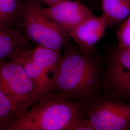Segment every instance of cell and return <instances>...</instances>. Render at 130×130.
Returning a JSON list of instances; mask_svg holds the SVG:
<instances>
[{
    "label": "cell",
    "instance_id": "5b68a950",
    "mask_svg": "<svg viewBox=\"0 0 130 130\" xmlns=\"http://www.w3.org/2000/svg\"><path fill=\"white\" fill-rule=\"evenodd\" d=\"M0 91L9 99L19 119L40 98L23 67L13 59L0 63Z\"/></svg>",
    "mask_w": 130,
    "mask_h": 130
},
{
    "label": "cell",
    "instance_id": "ba28073f",
    "mask_svg": "<svg viewBox=\"0 0 130 130\" xmlns=\"http://www.w3.org/2000/svg\"><path fill=\"white\" fill-rule=\"evenodd\" d=\"M42 10L48 19L68 35L73 28L94 15L92 10L79 0H66L50 7H42Z\"/></svg>",
    "mask_w": 130,
    "mask_h": 130
},
{
    "label": "cell",
    "instance_id": "e0dca14e",
    "mask_svg": "<svg viewBox=\"0 0 130 130\" xmlns=\"http://www.w3.org/2000/svg\"></svg>",
    "mask_w": 130,
    "mask_h": 130
},
{
    "label": "cell",
    "instance_id": "277c9868",
    "mask_svg": "<svg viewBox=\"0 0 130 130\" xmlns=\"http://www.w3.org/2000/svg\"><path fill=\"white\" fill-rule=\"evenodd\" d=\"M81 105L92 130H130V103L98 93Z\"/></svg>",
    "mask_w": 130,
    "mask_h": 130
},
{
    "label": "cell",
    "instance_id": "4fadbf2b",
    "mask_svg": "<svg viewBox=\"0 0 130 130\" xmlns=\"http://www.w3.org/2000/svg\"><path fill=\"white\" fill-rule=\"evenodd\" d=\"M18 120V115L12 104L0 91V130H8Z\"/></svg>",
    "mask_w": 130,
    "mask_h": 130
},
{
    "label": "cell",
    "instance_id": "5bb4252c",
    "mask_svg": "<svg viewBox=\"0 0 130 130\" xmlns=\"http://www.w3.org/2000/svg\"><path fill=\"white\" fill-rule=\"evenodd\" d=\"M118 46L121 48L130 46V15L121 24L116 33Z\"/></svg>",
    "mask_w": 130,
    "mask_h": 130
},
{
    "label": "cell",
    "instance_id": "7a4b0ae2",
    "mask_svg": "<svg viewBox=\"0 0 130 130\" xmlns=\"http://www.w3.org/2000/svg\"><path fill=\"white\" fill-rule=\"evenodd\" d=\"M8 130H93L80 103L50 91L40 98Z\"/></svg>",
    "mask_w": 130,
    "mask_h": 130
},
{
    "label": "cell",
    "instance_id": "6da1fadb",
    "mask_svg": "<svg viewBox=\"0 0 130 130\" xmlns=\"http://www.w3.org/2000/svg\"><path fill=\"white\" fill-rule=\"evenodd\" d=\"M103 70L95 49L84 51L70 44L61 53L51 91L82 104L99 93Z\"/></svg>",
    "mask_w": 130,
    "mask_h": 130
},
{
    "label": "cell",
    "instance_id": "30bf717a",
    "mask_svg": "<svg viewBox=\"0 0 130 130\" xmlns=\"http://www.w3.org/2000/svg\"><path fill=\"white\" fill-rule=\"evenodd\" d=\"M32 47L26 36L17 29L0 28V63L12 60Z\"/></svg>",
    "mask_w": 130,
    "mask_h": 130
},
{
    "label": "cell",
    "instance_id": "9a60e30c",
    "mask_svg": "<svg viewBox=\"0 0 130 130\" xmlns=\"http://www.w3.org/2000/svg\"><path fill=\"white\" fill-rule=\"evenodd\" d=\"M39 2L43 3L47 7H50L56 5L61 2L66 0H38Z\"/></svg>",
    "mask_w": 130,
    "mask_h": 130
},
{
    "label": "cell",
    "instance_id": "2e32d148",
    "mask_svg": "<svg viewBox=\"0 0 130 130\" xmlns=\"http://www.w3.org/2000/svg\"><path fill=\"white\" fill-rule=\"evenodd\" d=\"M86 1H87L89 3H92V4H94V3H96V2L98 0H86Z\"/></svg>",
    "mask_w": 130,
    "mask_h": 130
},
{
    "label": "cell",
    "instance_id": "9c48e42d",
    "mask_svg": "<svg viewBox=\"0 0 130 130\" xmlns=\"http://www.w3.org/2000/svg\"><path fill=\"white\" fill-rule=\"evenodd\" d=\"M107 27V20L104 15H94L71 29L68 35L81 50L91 51L95 49V45L104 36Z\"/></svg>",
    "mask_w": 130,
    "mask_h": 130
},
{
    "label": "cell",
    "instance_id": "8fae6325",
    "mask_svg": "<svg viewBox=\"0 0 130 130\" xmlns=\"http://www.w3.org/2000/svg\"><path fill=\"white\" fill-rule=\"evenodd\" d=\"M101 5L109 27L122 23L130 15V0H101Z\"/></svg>",
    "mask_w": 130,
    "mask_h": 130
},
{
    "label": "cell",
    "instance_id": "7c38bea8",
    "mask_svg": "<svg viewBox=\"0 0 130 130\" xmlns=\"http://www.w3.org/2000/svg\"><path fill=\"white\" fill-rule=\"evenodd\" d=\"M21 6L19 0H0V28H14L19 20Z\"/></svg>",
    "mask_w": 130,
    "mask_h": 130
},
{
    "label": "cell",
    "instance_id": "8992f818",
    "mask_svg": "<svg viewBox=\"0 0 130 130\" xmlns=\"http://www.w3.org/2000/svg\"><path fill=\"white\" fill-rule=\"evenodd\" d=\"M61 53L36 45L13 59L23 67L40 98L52 90Z\"/></svg>",
    "mask_w": 130,
    "mask_h": 130
},
{
    "label": "cell",
    "instance_id": "52a82bcc",
    "mask_svg": "<svg viewBox=\"0 0 130 130\" xmlns=\"http://www.w3.org/2000/svg\"><path fill=\"white\" fill-rule=\"evenodd\" d=\"M105 93L130 103V46H116L107 56L103 70Z\"/></svg>",
    "mask_w": 130,
    "mask_h": 130
},
{
    "label": "cell",
    "instance_id": "3957f363",
    "mask_svg": "<svg viewBox=\"0 0 130 130\" xmlns=\"http://www.w3.org/2000/svg\"><path fill=\"white\" fill-rule=\"evenodd\" d=\"M42 7L38 0L21 5L19 21L25 36L36 45L61 52L70 44V37L43 13Z\"/></svg>",
    "mask_w": 130,
    "mask_h": 130
}]
</instances>
